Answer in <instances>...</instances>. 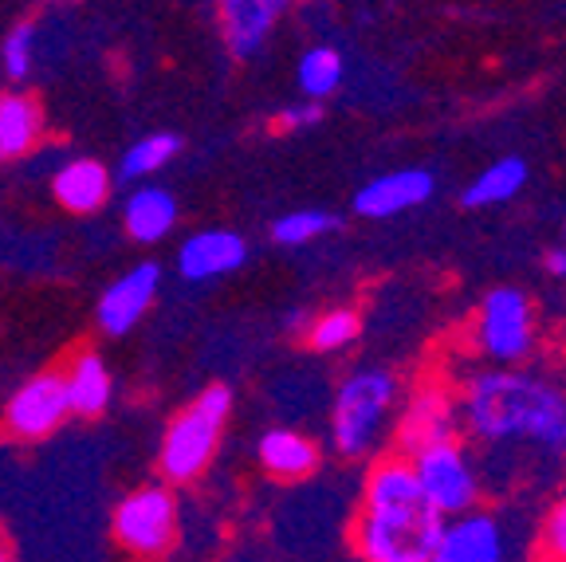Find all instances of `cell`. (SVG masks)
<instances>
[{"mask_svg":"<svg viewBox=\"0 0 566 562\" xmlns=\"http://www.w3.org/2000/svg\"><path fill=\"white\" fill-rule=\"evenodd\" d=\"M0 559H9V554H4V551H0Z\"/></svg>","mask_w":566,"mask_h":562,"instance_id":"f546056e","label":"cell"},{"mask_svg":"<svg viewBox=\"0 0 566 562\" xmlns=\"http://www.w3.org/2000/svg\"><path fill=\"white\" fill-rule=\"evenodd\" d=\"M177 154V138L174 134H154V138L138 142L123 158V177H142V174H154L161 169L169 158Z\"/></svg>","mask_w":566,"mask_h":562,"instance_id":"cb8c5ba5","label":"cell"},{"mask_svg":"<svg viewBox=\"0 0 566 562\" xmlns=\"http://www.w3.org/2000/svg\"><path fill=\"white\" fill-rule=\"evenodd\" d=\"M229 409H232L229 386H209L189 405L186 414L169 425L166 445H161V472H166L169 480H181V483L197 480V476L209 468Z\"/></svg>","mask_w":566,"mask_h":562,"instance_id":"3957f363","label":"cell"},{"mask_svg":"<svg viewBox=\"0 0 566 562\" xmlns=\"http://www.w3.org/2000/svg\"><path fill=\"white\" fill-rule=\"evenodd\" d=\"M287 9H292V0H221V28L229 52L237 60L256 55Z\"/></svg>","mask_w":566,"mask_h":562,"instance_id":"8fae6325","label":"cell"},{"mask_svg":"<svg viewBox=\"0 0 566 562\" xmlns=\"http://www.w3.org/2000/svg\"><path fill=\"white\" fill-rule=\"evenodd\" d=\"M547 272L563 275V280H566V252H563V248H555V252L547 256Z\"/></svg>","mask_w":566,"mask_h":562,"instance_id":"83f0119b","label":"cell"},{"mask_svg":"<svg viewBox=\"0 0 566 562\" xmlns=\"http://www.w3.org/2000/svg\"><path fill=\"white\" fill-rule=\"evenodd\" d=\"M343 83V55L335 48H311L300 60V87L307 98H327Z\"/></svg>","mask_w":566,"mask_h":562,"instance_id":"44dd1931","label":"cell"},{"mask_svg":"<svg viewBox=\"0 0 566 562\" xmlns=\"http://www.w3.org/2000/svg\"><path fill=\"white\" fill-rule=\"evenodd\" d=\"M161 280L158 264H138L134 272H126L123 280L111 283V291L98 303V323H103L106 334H123L138 323V315L150 308L154 288Z\"/></svg>","mask_w":566,"mask_h":562,"instance_id":"7c38bea8","label":"cell"},{"mask_svg":"<svg viewBox=\"0 0 566 562\" xmlns=\"http://www.w3.org/2000/svg\"><path fill=\"white\" fill-rule=\"evenodd\" d=\"M177 535V508L161 488L126 496L115 511V539L134 554H166Z\"/></svg>","mask_w":566,"mask_h":562,"instance_id":"52a82bcc","label":"cell"},{"mask_svg":"<svg viewBox=\"0 0 566 562\" xmlns=\"http://www.w3.org/2000/svg\"><path fill=\"white\" fill-rule=\"evenodd\" d=\"M338 229V220L331 212H318V209H303V212H287L272 225V237L280 244H307V240L323 237V232Z\"/></svg>","mask_w":566,"mask_h":562,"instance_id":"7402d4cb","label":"cell"},{"mask_svg":"<svg viewBox=\"0 0 566 562\" xmlns=\"http://www.w3.org/2000/svg\"><path fill=\"white\" fill-rule=\"evenodd\" d=\"M539 554L547 559L566 562V492L551 503L547 519H543V531H539Z\"/></svg>","mask_w":566,"mask_h":562,"instance_id":"d4e9b609","label":"cell"},{"mask_svg":"<svg viewBox=\"0 0 566 562\" xmlns=\"http://www.w3.org/2000/svg\"><path fill=\"white\" fill-rule=\"evenodd\" d=\"M464 425L488 448L527 445L531 452L566 460V389L515 370H488L464 386Z\"/></svg>","mask_w":566,"mask_h":562,"instance_id":"7a4b0ae2","label":"cell"},{"mask_svg":"<svg viewBox=\"0 0 566 562\" xmlns=\"http://www.w3.org/2000/svg\"><path fill=\"white\" fill-rule=\"evenodd\" d=\"M177 220V205L166 189H138L126 205V229H130L134 240L142 244H154L161 240Z\"/></svg>","mask_w":566,"mask_h":562,"instance_id":"e0dca14e","label":"cell"},{"mask_svg":"<svg viewBox=\"0 0 566 562\" xmlns=\"http://www.w3.org/2000/svg\"><path fill=\"white\" fill-rule=\"evenodd\" d=\"M40 138V106L24 95L0 98V158H20Z\"/></svg>","mask_w":566,"mask_h":562,"instance_id":"ffe728a7","label":"cell"},{"mask_svg":"<svg viewBox=\"0 0 566 562\" xmlns=\"http://www.w3.org/2000/svg\"><path fill=\"white\" fill-rule=\"evenodd\" d=\"M318 118H323V106L303 103V106H287V111L275 118V126H283V131H300V126H315Z\"/></svg>","mask_w":566,"mask_h":562,"instance_id":"4316f807","label":"cell"},{"mask_svg":"<svg viewBox=\"0 0 566 562\" xmlns=\"http://www.w3.org/2000/svg\"><path fill=\"white\" fill-rule=\"evenodd\" d=\"M523 185H527V166H523L520 158H500V162H492L469 189H464L460 201L469 205V209H484V205L512 201Z\"/></svg>","mask_w":566,"mask_h":562,"instance_id":"ac0fdd59","label":"cell"},{"mask_svg":"<svg viewBox=\"0 0 566 562\" xmlns=\"http://www.w3.org/2000/svg\"><path fill=\"white\" fill-rule=\"evenodd\" d=\"M244 240L237 232H197V237L186 240L181 256H177V268L186 280H209V275H221V272H232V268L244 264Z\"/></svg>","mask_w":566,"mask_h":562,"instance_id":"5bb4252c","label":"cell"},{"mask_svg":"<svg viewBox=\"0 0 566 562\" xmlns=\"http://www.w3.org/2000/svg\"><path fill=\"white\" fill-rule=\"evenodd\" d=\"M67 394L71 409L83 417H98L111 402V374H106L98 354H83L67 374Z\"/></svg>","mask_w":566,"mask_h":562,"instance_id":"d6986e66","label":"cell"},{"mask_svg":"<svg viewBox=\"0 0 566 562\" xmlns=\"http://www.w3.org/2000/svg\"><path fill=\"white\" fill-rule=\"evenodd\" d=\"M444 516L429 492L413 460L386 457L370 468L363 496V516L354 523V551L370 562H437L444 535Z\"/></svg>","mask_w":566,"mask_h":562,"instance_id":"6da1fadb","label":"cell"},{"mask_svg":"<svg viewBox=\"0 0 566 562\" xmlns=\"http://www.w3.org/2000/svg\"><path fill=\"white\" fill-rule=\"evenodd\" d=\"M433 197V174L429 169H398V174L374 177L370 185H363L354 194V212L358 217H398L406 209H417Z\"/></svg>","mask_w":566,"mask_h":562,"instance_id":"30bf717a","label":"cell"},{"mask_svg":"<svg viewBox=\"0 0 566 562\" xmlns=\"http://www.w3.org/2000/svg\"><path fill=\"white\" fill-rule=\"evenodd\" d=\"M260 465H264L268 476H275V480H287V483L307 480L318 468V448L292 429H272L260 440Z\"/></svg>","mask_w":566,"mask_h":562,"instance_id":"9a60e30c","label":"cell"},{"mask_svg":"<svg viewBox=\"0 0 566 562\" xmlns=\"http://www.w3.org/2000/svg\"><path fill=\"white\" fill-rule=\"evenodd\" d=\"M409 460H413L429 500L444 516H460V511H472L480 503V476L472 468V460L464 457V448L457 445V437H444L417 448Z\"/></svg>","mask_w":566,"mask_h":562,"instance_id":"5b68a950","label":"cell"},{"mask_svg":"<svg viewBox=\"0 0 566 562\" xmlns=\"http://www.w3.org/2000/svg\"><path fill=\"white\" fill-rule=\"evenodd\" d=\"M452 437V402L444 389L424 386L406 405V417L398 425V445L406 457H413L417 448L433 445V440Z\"/></svg>","mask_w":566,"mask_h":562,"instance_id":"4fadbf2b","label":"cell"},{"mask_svg":"<svg viewBox=\"0 0 566 562\" xmlns=\"http://www.w3.org/2000/svg\"><path fill=\"white\" fill-rule=\"evenodd\" d=\"M398 382L386 370H358L343 382L335 397V448L346 457H363L378 445Z\"/></svg>","mask_w":566,"mask_h":562,"instance_id":"277c9868","label":"cell"},{"mask_svg":"<svg viewBox=\"0 0 566 562\" xmlns=\"http://www.w3.org/2000/svg\"><path fill=\"white\" fill-rule=\"evenodd\" d=\"M287 326H292V331H303V326H307V311H292V315H287Z\"/></svg>","mask_w":566,"mask_h":562,"instance_id":"f1b7e54d","label":"cell"},{"mask_svg":"<svg viewBox=\"0 0 566 562\" xmlns=\"http://www.w3.org/2000/svg\"><path fill=\"white\" fill-rule=\"evenodd\" d=\"M358 331H363V323H358L354 311H327L323 319L311 323L307 339L315 351H343V346H350L358 339Z\"/></svg>","mask_w":566,"mask_h":562,"instance_id":"603a6c76","label":"cell"},{"mask_svg":"<svg viewBox=\"0 0 566 562\" xmlns=\"http://www.w3.org/2000/svg\"><path fill=\"white\" fill-rule=\"evenodd\" d=\"M504 559V528L488 511H460L444 523L437 562H500Z\"/></svg>","mask_w":566,"mask_h":562,"instance_id":"9c48e42d","label":"cell"},{"mask_svg":"<svg viewBox=\"0 0 566 562\" xmlns=\"http://www.w3.org/2000/svg\"><path fill=\"white\" fill-rule=\"evenodd\" d=\"M563 232H566V229H563Z\"/></svg>","mask_w":566,"mask_h":562,"instance_id":"4dcf8cb0","label":"cell"},{"mask_svg":"<svg viewBox=\"0 0 566 562\" xmlns=\"http://www.w3.org/2000/svg\"><path fill=\"white\" fill-rule=\"evenodd\" d=\"M476 343L500 366L527 358L531 343H535V315H531V303L520 288L488 291L476 319Z\"/></svg>","mask_w":566,"mask_h":562,"instance_id":"8992f818","label":"cell"},{"mask_svg":"<svg viewBox=\"0 0 566 562\" xmlns=\"http://www.w3.org/2000/svg\"><path fill=\"white\" fill-rule=\"evenodd\" d=\"M67 409H71L67 378H63V374H40V378H32L9 402L4 425H9V433H17V437L40 440L67 417Z\"/></svg>","mask_w":566,"mask_h":562,"instance_id":"ba28073f","label":"cell"},{"mask_svg":"<svg viewBox=\"0 0 566 562\" xmlns=\"http://www.w3.org/2000/svg\"><path fill=\"white\" fill-rule=\"evenodd\" d=\"M52 189H55V201H60L63 209L95 212L98 205L106 201V194H111V177H106V169L98 166V162L80 158L55 177Z\"/></svg>","mask_w":566,"mask_h":562,"instance_id":"2e32d148","label":"cell"},{"mask_svg":"<svg viewBox=\"0 0 566 562\" xmlns=\"http://www.w3.org/2000/svg\"><path fill=\"white\" fill-rule=\"evenodd\" d=\"M28 60H32V24L12 28V35L4 40V67H9L12 80H24Z\"/></svg>","mask_w":566,"mask_h":562,"instance_id":"484cf974","label":"cell"}]
</instances>
